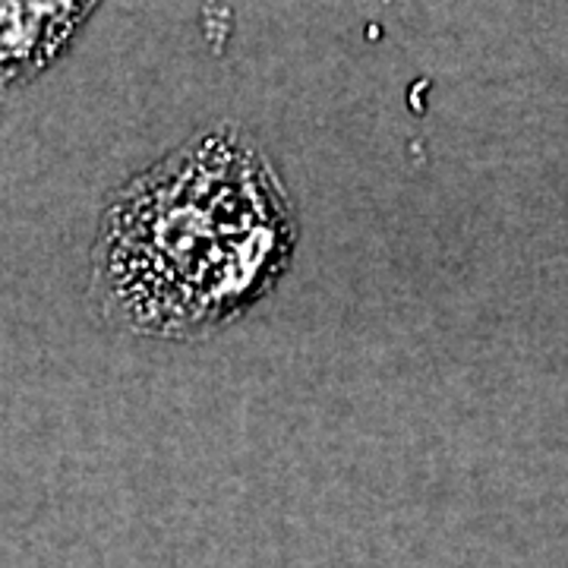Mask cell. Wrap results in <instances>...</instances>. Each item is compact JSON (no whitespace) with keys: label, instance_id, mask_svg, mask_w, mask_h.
<instances>
[{"label":"cell","instance_id":"cell-1","mask_svg":"<svg viewBox=\"0 0 568 568\" xmlns=\"http://www.w3.org/2000/svg\"><path fill=\"white\" fill-rule=\"evenodd\" d=\"M297 219L263 149L196 133L121 186L92 246L104 320L145 338H205L282 282Z\"/></svg>","mask_w":568,"mask_h":568}]
</instances>
